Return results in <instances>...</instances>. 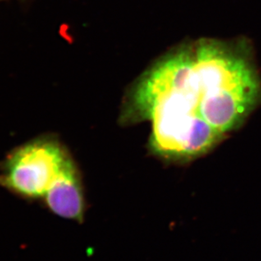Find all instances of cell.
Returning <instances> with one entry per match:
<instances>
[{"mask_svg": "<svg viewBox=\"0 0 261 261\" xmlns=\"http://www.w3.org/2000/svg\"><path fill=\"white\" fill-rule=\"evenodd\" d=\"M254 67L233 43L203 38L175 48L133 86L124 117L149 121L151 150L171 161L203 155L259 101Z\"/></svg>", "mask_w": 261, "mask_h": 261, "instance_id": "1", "label": "cell"}, {"mask_svg": "<svg viewBox=\"0 0 261 261\" xmlns=\"http://www.w3.org/2000/svg\"><path fill=\"white\" fill-rule=\"evenodd\" d=\"M70 159L57 138H36L12 151L5 159L0 172V185L24 198H43Z\"/></svg>", "mask_w": 261, "mask_h": 261, "instance_id": "2", "label": "cell"}, {"mask_svg": "<svg viewBox=\"0 0 261 261\" xmlns=\"http://www.w3.org/2000/svg\"><path fill=\"white\" fill-rule=\"evenodd\" d=\"M48 211L61 218L82 223L86 202L80 174L72 159L65 164L43 198Z\"/></svg>", "mask_w": 261, "mask_h": 261, "instance_id": "3", "label": "cell"}]
</instances>
